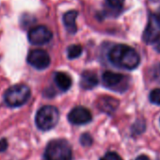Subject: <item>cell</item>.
Wrapping results in <instances>:
<instances>
[{
  "mask_svg": "<svg viewBox=\"0 0 160 160\" xmlns=\"http://www.w3.org/2000/svg\"><path fill=\"white\" fill-rule=\"evenodd\" d=\"M108 59L116 67L126 70L137 68L140 61L137 51L125 44L113 46L108 53Z\"/></svg>",
  "mask_w": 160,
  "mask_h": 160,
  "instance_id": "cell-1",
  "label": "cell"
},
{
  "mask_svg": "<svg viewBox=\"0 0 160 160\" xmlns=\"http://www.w3.org/2000/svg\"><path fill=\"white\" fill-rule=\"evenodd\" d=\"M72 152L66 139H52L46 145L44 160H72Z\"/></svg>",
  "mask_w": 160,
  "mask_h": 160,
  "instance_id": "cell-2",
  "label": "cell"
},
{
  "mask_svg": "<svg viewBox=\"0 0 160 160\" xmlns=\"http://www.w3.org/2000/svg\"><path fill=\"white\" fill-rule=\"evenodd\" d=\"M31 95L28 86L18 84L10 87L4 93V101L11 108H18L25 105Z\"/></svg>",
  "mask_w": 160,
  "mask_h": 160,
  "instance_id": "cell-3",
  "label": "cell"
},
{
  "mask_svg": "<svg viewBox=\"0 0 160 160\" xmlns=\"http://www.w3.org/2000/svg\"><path fill=\"white\" fill-rule=\"evenodd\" d=\"M59 120V112L53 106H44L41 108L35 118L37 127L42 131H48L54 128Z\"/></svg>",
  "mask_w": 160,
  "mask_h": 160,
  "instance_id": "cell-4",
  "label": "cell"
},
{
  "mask_svg": "<svg viewBox=\"0 0 160 160\" xmlns=\"http://www.w3.org/2000/svg\"><path fill=\"white\" fill-rule=\"evenodd\" d=\"M102 80L105 87L115 92H124L128 86V78L126 75L110 71L105 72L103 73Z\"/></svg>",
  "mask_w": 160,
  "mask_h": 160,
  "instance_id": "cell-5",
  "label": "cell"
},
{
  "mask_svg": "<svg viewBox=\"0 0 160 160\" xmlns=\"http://www.w3.org/2000/svg\"><path fill=\"white\" fill-rule=\"evenodd\" d=\"M28 41L34 45H42L51 41L53 34L45 26H36L32 28L28 34Z\"/></svg>",
  "mask_w": 160,
  "mask_h": 160,
  "instance_id": "cell-6",
  "label": "cell"
},
{
  "mask_svg": "<svg viewBox=\"0 0 160 160\" xmlns=\"http://www.w3.org/2000/svg\"><path fill=\"white\" fill-rule=\"evenodd\" d=\"M142 38L146 43H153L160 38V20L154 13H152L149 16L148 24Z\"/></svg>",
  "mask_w": 160,
  "mask_h": 160,
  "instance_id": "cell-7",
  "label": "cell"
},
{
  "mask_svg": "<svg viewBox=\"0 0 160 160\" xmlns=\"http://www.w3.org/2000/svg\"><path fill=\"white\" fill-rule=\"evenodd\" d=\"M50 57L44 50L34 49L28 53V62L38 70H44L50 65Z\"/></svg>",
  "mask_w": 160,
  "mask_h": 160,
  "instance_id": "cell-8",
  "label": "cell"
},
{
  "mask_svg": "<svg viewBox=\"0 0 160 160\" xmlns=\"http://www.w3.org/2000/svg\"><path fill=\"white\" fill-rule=\"evenodd\" d=\"M92 120L91 111L84 107L73 108L68 114V121L72 124L82 125L87 124Z\"/></svg>",
  "mask_w": 160,
  "mask_h": 160,
  "instance_id": "cell-9",
  "label": "cell"
},
{
  "mask_svg": "<svg viewBox=\"0 0 160 160\" xmlns=\"http://www.w3.org/2000/svg\"><path fill=\"white\" fill-rule=\"evenodd\" d=\"M118 106H119V101L109 96H103L99 98L97 102V108L101 111L106 112L108 114L114 112L117 109Z\"/></svg>",
  "mask_w": 160,
  "mask_h": 160,
  "instance_id": "cell-10",
  "label": "cell"
},
{
  "mask_svg": "<svg viewBox=\"0 0 160 160\" xmlns=\"http://www.w3.org/2000/svg\"><path fill=\"white\" fill-rule=\"evenodd\" d=\"M98 77L92 71H85L81 74L80 86L84 90H92L98 85Z\"/></svg>",
  "mask_w": 160,
  "mask_h": 160,
  "instance_id": "cell-11",
  "label": "cell"
},
{
  "mask_svg": "<svg viewBox=\"0 0 160 160\" xmlns=\"http://www.w3.org/2000/svg\"><path fill=\"white\" fill-rule=\"evenodd\" d=\"M54 79H55V83L57 84V86L62 92H67L72 87V78L69 74H67L64 72H56Z\"/></svg>",
  "mask_w": 160,
  "mask_h": 160,
  "instance_id": "cell-12",
  "label": "cell"
},
{
  "mask_svg": "<svg viewBox=\"0 0 160 160\" xmlns=\"http://www.w3.org/2000/svg\"><path fill=\"white\" fill-rule=\"evenodd\" d=\"M77 15H78V12L76 11H70L63 15L64 27L70 34H74L77 31V26L75 24Z\"/></svg>",
  "mask_w": 160,
  "mask_h": 160,
  "instance_id": "cell-13",
  "label": "cell"
},
{
  "mask_svg": "<svg viewBox=\"0 0 160 160\" xmlns=\"http://www.w3.org/2000/svg\"><path fill=\"white\" fill-rule=\"evenodd\" d=\"M82 54V47L79 44H72L67 49V56L70 59H74Z\"/></svg>",
  "mask_w": 160,
  "mask_h": 160,
  "instance_id": "cell-14",
  "label": "cell"
},
{
  "mask_svg": "<svg viewBox=\"0 0 160 160\" xmlns=\"http://www.w3.org/2000/svg\"><path fill=\"white\" fill-rule=\"evenodd\" d=\"M150 75L153 81L160 83V63H157L152 66V68L151 69Z\"/></svg>",
  "mask_w": 160,
  "mask_h": 160,
  "instance_id": "cell-15",
  "label": "cell"
},
{
  "mask_svg": "<svg viewBox=\"0 0 160 160\" xmlns=\"http://www.w3.org/2000/svg\"><path fill=\"white\" fill-rule=\"evenodd\" d=\"M150 101L154 105L160 106V89H154L151 92Z\"/></svg>",
  "mask_w": 160,
  "mask_h": 160,
  "instance_id": "cell-16",
  "label": "cell"
},
{
  "mask_svg": "<svg viewBox=\"0 0 160 160\" xmlns=\"http://www.w3.org/2000/svg\"><path fill=\"white\" fill-rule=\"evenodd\" d=\"M80 143L84 147H90L92 144V138L89 133H84L80 137Z\"/></svg>",
  "mask_w": 160,
  "mask_h": 160,
  "instance_id": "cell-17",
  "label": "cell"
},
{
  "mask_svg": "<svg viewBox=\"0 0 160 160\" xmlns=\"http://www.w3.org/2000/svg\"><path fill=\"white\" fill-rule=\"evenodd\" d=\"M100 160H122V158L115 152H108L105 154V156L101 157Z\"/></svg>",
  "mask_w": 160,
  "mask_h": 160,
  "instance_id": "cell-18",
  "label": "cell"
},
{
  "mask_svg": "<svg viewBox=\"0 0 160 160\" xmlns=\"http://www.w3.org/2000/svg\"><path fill=\"white\" fill-rule=\"evenodd\" d=\"M124 0H107V4L112 9H120L122 7Z\"/></svg>",
  "mask_w": 160,
  "mask_h": 160,
  "instance_id": "cell-19",
  "label": "cell"
},
{
  "mask_svg": "<svg viewBox=\"0 0 160 160\" xmlns=\"http://www.w3.org/2000/svg\"><path fill=\"white\" fill-rule=\"evenodd\" d=\"M8 148V141L5 138L0 139V152H4Z\"/></svg>",
  "mask_w": 160,
  "mask_h": 160,
  "instance_id": "cell-20",
  "label": "cell"
},
{
  "mask_svg": "<svg viewBox=\"0 0 160 160\" xmlns=\"http://www.w3.org/2000/svg\"><path fill=\"white\" fill-rule=\"evenodd\" d=\"M136 160H150V158L147 155H145V154H141V155L138 156L136 158Z\"/></svg>",
  "mask_w": 160,
  "mask_h": 160,
  "instance_id": "cell-21",
  "label": "cell"
},
{
  "mask_svg": "<svg viewBox=\"0 0 160 160\" xmlns=\"http://www.w3.org/2000/svg\"><path fill=\"white\" fill-rule=\"evenodd\" d=\"M155 50L160 53V38L156 41V45H155Z\"/></svg>",
  "mask_w": 160,
  "mask_h": 160,
  "instance_id": "cell-22",
  "label": "cell"
},
{
  "mask_svg": "<svg viewBox=\"0 0 160 160\" xmlns=\"http://www.w3.org/2000/svg\"><path fill=\"white\" fill-rule=\"evenodd\" d=\"M154 14H155V15H156V17L160 20V8L158 9V11H157V12H156V13H154Z\"/></svg>",
  "mask_w": 160,
  "mask_h": 160,
  "instance_id": "cell-23",
  "label": "cell"
},
{
  "mask_svg": "<svg viewBox=\"0 0 160 160\" xmlns=\"http://www.w3.org/2000/svg\"><path fill=\"white\" fill-rule=\"evenodd\" d=\"M153 1H155V0H153Z\"/></svg>",
  "mask_w": 160,
  "mask_h": 160,
  "instance_id": "cell-24",
  "label": "cell"
}]
</instances>
